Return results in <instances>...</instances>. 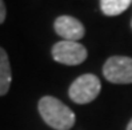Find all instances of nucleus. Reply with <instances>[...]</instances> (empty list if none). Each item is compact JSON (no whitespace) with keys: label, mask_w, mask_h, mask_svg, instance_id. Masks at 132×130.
<instances>
[{"label":"nucleus","mask_w":132,"mask_h":130,"mask_svg":"<svg viewBox=\"0 0 132 130\" xmlns=\"http://www.w3.org/2000/svg\"><path fill=\"white\" fill-rule=\"evenodd\" d=\"M127 130H132V118H131L129 124H128V126H127Z\"/></svg>","instance_id":"obj_9"},{"label":"nucleus","mask_w":132,"mask_h":130,"mask_svg":"<svg viewBox=\"0 0 132 130\" xmlns=\"http://www.w3.org/2000/svg\"><path fill=\"white\" fill-rule=\"evenodd\" d=\"M103 74L112 84H132V58L112 56L103 66Z\"/></svg>","instance_id":"obj_4"},{"label":"nucleus","mask_w":132,"mask_h":130,"mask_svg":"<svg viewBox=\"0 0 132 130\" xmlns=\"http://www.w3.org/2000/svg\"><path fill=\"white\" fill-rule=\"evenodd\" d=\"M132 4V0H100V9L105 16H118Z\"/></svg>","instance_id":"obj_7"},{"label":"nucleus","mask_w":132,"mask_h":130,"mask_svg":"<svg viewBox=\"0 0 132 130\" xmlns=\"http://www.w3.org/2000/svg\"><path fill=\"white\" fill-rule=\"evenodd\" d=\"M5 15H7V9H5L4 2H3V0H0V24H3V23H4Z\"/></svg>","instance_id":"obj_8"},{"label":"nucleus","mask_w":132,"mask_h":130,"mask_svg":"<svg viewBox=\"0 0 132 130\" xmlns=\"http://www.w3.org/2000/svg\"><path fill=\"white\" fill-rule=\"evenodd\" d=\"M37 109L44 122L55 130H69L75 125V113L52 96L42 97Z\"/></svg>","instance_id":"obj_1"},{"label":"nucleus","mask_w":132,"mask_h":130,"mask_svg":"<svg viewBox=\"0 0 132 130\" xmlns=\"http://www.w3.org/2000/svg\"><path fill=\"white\" fill-rule=\"evenodd\" d=\"M53 28L60 37H63V40L68 41H77L83 39L85 35L84 25L76 17L68 16V15L59 16L53 23Z\"/></svg>","instance_id":"obj_5"},{"label":"nucleus","mask_w":132,"mask_h":130,"mask_svg":"<svg viewBox=\"0 0 132 130\" xmlns=\"http://www.w3.org/2000/svg\"><path fill=\"white\" fill-rule=\"evenodd\" d=\"M131 27H132V21H131Z\"/></svg>","instance_id":"obj_10"},{"label":"nucleus","mask_w":132,"mask_h":130,"mask_svg":"<svg viewBox=\"0 0 132 130\" xmlns=\"http://www.w3.org/2000/svg\"><path fill=\"white\" fill-rule=\"evenodd\" d=\"M12 81V73H11V65L7 52L0 48V96H4L10 89Z\"/></svg>","instance_id":"obj_6"},{"label":"nucleus","mask_w":132,"mask_h":130,"mask_svg":"<svg viewBox=\"0 0 132 130\" xmlns=\"http://www.w3.org/2000/svg\"><path fill=\"white\" fill-rule=\"evenodd\" d=\"M52 57L64 65H79L87 58V49L77 41L61 40L52 47Z\"/></svg>","instance_id":"obj_3"},{"label":"nucleus","mask_w":132,"mask_h":130,"mask_svg":"<svg viewBox=\"0 0 132 130\" xmlns=\"http://www.w3.org/2000/svg\"><path fill=\"white\" fill-rule=\"evenodd\" d=\"M102 84L100 80L92 73L83 74L77 77L68 89V96L69 98L76 102V104H89L99 96Z\"/></svg>","instance_id":"obj_2"}]
</instances>
